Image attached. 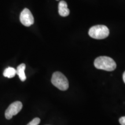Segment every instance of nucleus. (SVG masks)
I'll return each mask as SVG.
<instances>
[{
	"mask_svg": "<svg viewBox=\"0 0 125 125\" xmlns=\"http://www.w3.org/2000/svg\"><path fill=\"white\" fill-rule=\"evenodd\" d=\"M94 65L97 69L112 71L115 70L116 64L113 59L108 56H100L95 59Z\"/></svg>",
	"mask_w": 125,
	"mask_h": 125,
	"instance_id": "f257e3e1",
	"label": "nucleus"
},
{
	"mask_svg": "<svg viewBox=\"0 0 125 125\" xmlns=\"http://www.w3.org/2000/svg\"><path fill=\"white\" fill-rule=\"evenodd\" d=\"M109 34V30L104 25H97L92 27L89 30L90 37L97 40H102L107 38Z\"/></svg>",
	"mask_w": 125,
	"mask_h": 125,
	"instance_id": "f03ea898",
	"label": "nucleus"
},
{
	"mask_svg": "<svg viewBox=\"0 0 125 125\" xmlns=\"http://www.w3.org/2000/svg\"><path fill=\"white\" fill-rule=\"evenodd\" d=\"M51 82L54 86L59 89L64 91L68 89L69 82L67 78L60 72H55L52 77Z\"/></svg>",
	"mask_w": 125,
	"mask_h": 125,
	"instance_id": "7ed1b4c3",
	"label": "nucleus"
},
{
	"mask_svg": "<svg viewBox=\"0 0 125 125\" xmlns=\"http://www.w3.org/2000/svg\"><path fill=\"white\" fill-rule=\"evenodd\" d=\"M23 104L20 101H15L12 103L6 110L5 116L7 119H10L14 115H17L22 109Z\"/></svg>",
	"mask_w": 125,
	"mask_h": 125,
	"instance_id": "20e7f679",
	"label": "nucleus"
},
{
	"mask_svg": "<svg viewBox=\"0 0 125 125\" xmlns=\"http://www.w3.org/2000/svg\"><path fill=\"white\" fill-rule=\"evenodd\" d=\"M20 20L21 24L26 26V27L31 26V25L34 24V22L33 16H32L30 10L27 8L23 9V11L20 13Z\"/></svg>",
	"mask_w": 125,
	"mask_h": 125,
	"instance_id": "39448f33",
	"label": "nucleus"
},
{
	"mask_svg": "<svg viewBox=\"0 0 125 125\" xmlns=\"http://www.w3.org/2000/svg\"><path fill=\"white\" fill-rule=\"evenodd\" d=\"M59 13L62 17H66L69 15L70 10L67 7V4L65 1H61L59 2Z\"/></svg>",
	"mask_w": 125,
	"mask_h": 125,
	"instance_id": "423d86ee",
	"label": "nucleus"
},
{
	"mask_svg": "<svg viewBox=\"0 0 125 125\" xmlns=\"http://www.w3.org/2000/svg\"><path fill=\"white\" fill-rule=\"evenodd\" d=\"M25 69H26V65L23 63L19 65L16 69V74H18L20 79L22 82H24L26 79V76L24 73Z\"/></svg>",
	"mask_w": 125,
	"mask_h": 125,
	"instance_id": "0eeeda50",
	"label": "nucleus"
},
{
	"mask_svg": "<svg viewBox=\"0 0 125 125\" xmlns=\"http://www.w3.org/2000/svg\"><path fill=\"white\" fill-rule=\"evenodd\" d=\"M16 74V70L12 67H8V68H6L4 71V74H3L4 76L8 78L14 77Z\"/></svg>",
	"mask_w": 125,
	"mask_h": 125,
	"instance_id": "6e6552de",
	"label": "nucleus"
},
{
	"mask_svg": "<svg viewBox=\"0 0 125 125\" xmlns=\"http://www.w3.org/2000/svg\"><path fill=\"white\" fill-rule=\"evenodd\" d=\"M40 119L38 118H35L34 119H32L30 122L28 123L27 125H38L39 123H40Z\"/></svg>",
	"mask_w": 125,
	"mask_h": 125,
	"instance_id": "1a4fd4ad",
	"label": "nucleus"
},
{
	"mask_svg": "<svg viewBox=\"0 0 125 125\" xmlns=\"http://www.w3.org/2000/svg\"><path fill=\"white\" fill-rule=\"evenodd\" d=\"M119 123L121 125H125V116H123L119 119Z\"/></svg>",
	"mask_w": 125,
	"mask_h": 125,
	"instance_id": "9d476101",
	"label": "nucleus"
},
{
	"mask_svg": "<svg viewBox=\"0 0 125 125\" xmlns=\"http://www.w3.org/2000/svg\"><path fill=\"white\" fill-rule=\"evenodd\" d=\"M123 81H124V82L125 83V71L124 72V73H123Z\"/></svg>",
	"mask_w": 125,
	"mask_h": 125,
	"instance_id": "9b49d317",
	"label": "nucleus"
},
{
	"mask_svg": "<svg viewBox=\"0 0 125 125\" xmlns=\"http://www.w3.org/2000/svg\"><path fill=\"white\" fill-rule=\"evenodd\" d=\"M56 1H59V0H56Z\"/></svg>",
	"mask_w": 125,
	"mask_h": 125,
	"instance_id": "f8f14e48",
	"label": "nucleus"
}]
</instances>
